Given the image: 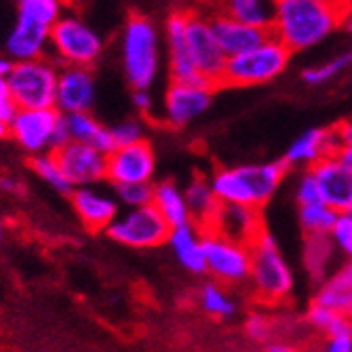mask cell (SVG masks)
Here are the masks:
<instances>
[{
  "label": "cell",
  "mask_w": 352,
  "mask_h": 352,
  "mask_svg": "<svg viewBox=\"0 0 352 352\" xmlns=\"http://www.w3.org/2000/svg\"><path fill=\"white\" fill-rule=\"evenodd\" d=\"M348 5L342 0H276L272 36L292 55L316 47L342 28Z\"/></svg>",
  "instance_id": "obj_1"
},
{
  "label": "cell",
  "mask_w": 352,
  "mask_h": 352,
  "mask_svg": "<svg viewBox=\"0 0 352 352\" xmlns=\"http://www.w3.org/2000/svg\"><path fill=\"white\" fill-rule=\"evenodd\" d=\"M287 171H289V165L278 158L272 163L217 169L209 184L221 205L262 209L276 195Z\"/></svg>",
  "instance_id": "obj_2"
},
{
  "label": "cell",
  "mask_w": 352,
  "mask_h": 352,
  "mask_svg": "<svg viewBox=\"0 0 352 352\" xmlns=\"http://www.w3.org/2000/svg\"><path fill=\"white\" fill-rule=\"evenodd\" d=\"M122 70L133 91H150L161 72V38L156 25L144 15H131L124 23Z\"/></svg>",
  "instance_id": "obj_3"
},
{
  "label": "cell",
  "mask_w": 352,
  "mask_h": 352,
  "mask_svg": "<svg viewBox=\"0 0 352 352\" xmlns=\"http://www.w3.org/2000/svg\"><path fill=\"white\" fill-rule=\"evenodd\" d=\"M292 61V51L283 47L274 36L247 53L228 57L217 89L260 87L276 80Z\"/></svg>",
  "instance_id": "obj_4"
},
{
  "label": "cell",
  "mask_w": 352,
  "mask_h": 352,
  "mask_svg": "<svg viewBox=\"0 0 352 352\" xmlns=\"http://www.w3.org/2000/svg\"><path fill=\"white\" fill-rule=\"evenodd\" d=\"M251 249V274L253 287L264 302H280L294 289V272L280 255L278 243L264 228L253 241Z\"/></svg>",
  "instance_id": "obj_5"
},
{
  "label": "cell",
  "mask_w": 352,
  "mask_h": 352,
  "mask_svg": "<svg viewBox=\"0 0 352 352\" xmlns=\"http://www.w3.org/2000/svg\"><path fill=\"white\" fill-rule=\"evenodd\" d=\"M59 70L45 59L13 63L7 74L9 100L17 110H47L55 108Z\"/></svg>",
  "instance_id": "obj_6"
},
{
  "label": "cell",
  "mask_w": 352,
  "mask_h": 352,
  "mask_svg": "<svg viewBox=\"0 0 352 352\" xmlns=\"http://www.w3.org/2000/svg\"><path fill=\"white\" fill-rule=\"evenodd\" d=\"M49 43L66 66L78 68H91L104 51V41L98 30L76 15H61L51 30Z\"/></svg>",
  "instance_id": "obj_7"
},
{
  "label": "cell",
  "mask_w": 352,
  "mask_h": 352,
  "mask_svg": "<svg viewBox=\"0 0 352 352\" xmlns=\"http://www.w3.org/2000/svg\"><path fill=\"white\" fill-rule=\"evenodd\" d=\"M106 232L112 241L124 247L154 249L167 245L171 228L163 219V215L156 211V207L148 205L140 209H126L110 223V228Z\"/></svg>",
  "instance_id": "obj_8"
},
{
  "label": "cell",
  "mask_w": 352,
  "mask_h": 352,
  "mask_svg": "<svg viewBox=\"0 0 352 352\" xmlns=\"http://www.w3.org/2000/svg\"><path fill=\"white\" fill-rule=\"evenodd\" d=\"M186 45H188L190 59L195 63V68L201 74V78H205L211 87L217 89L228 57L221 53L207 17H203L199 13H188Z\"/></svg>",
  "instance_id": "obj_9"
},
{
  "label": "cell",
  "mask_w": 352,
  "mask_h": 352,
  "mask_svg": "<svg viewBox=\"0 0 352 352\" xmlns=\"http://www.w3.org/2000/svg\"><path fill=\"white\" fill-rule=\"evenodd\" d=\"M203 234L207 272L221 283H243L251 274V249L211 232Z\"/></svg>",
  "instance_id": "obj_10"
},
{
  "label": "cell",
  "mask_w": 352,
  "mask_h": 352,
  "mask_svg": "<svg viewBox=\"0 0 352 352\" xmlns=\"http://www.w3.org/2000/svg\"><path fill=\"white\" fill-rule=\"evenodd\" d=\"M61 122L57 108L47 110H17L11 120L9 135L32 154H47L53 150V135Z\"/></svg>",
  "instance_id": "obj_11"
},
{
  "label": "cell",
  "mask_w": 352,
  "mask_h": 352,
  "mask_svg": "<svg viewBox=\"0 0 352 352\" xmlns=\"http://www.w3.org/2000/svg\"><path fill=\"white\" fill-rule=\"evenodd\" d=\"M156 171V154L144 140L135 146L116 148L106 156V179L114 186L150 184Z\"/></svg>",
  "instance_id": "obj_12"
},
{
  "label": "cell",
  "mask_w": 352,
  "mask_h": 352,
  "mask_svg": "<svg viewBox=\"0 0 352 352\" xmlns=\"http://www.w3.org/2000/svg\"><path fill=\"white\" fill-rule=\"evenodd\" d=\"M53 156L74 188H87L106 179V156L89 144L70 142L55 150Z\"/></svg>",
  "instance_id": "obj_13"
},
{
  "label": "cell",
  "mask_w": 352,
  "mask_h": 352,
  "mask_svg": "<svg viewBox=\"0 0 352 352\" xmlns=\"http://www.w3.org/2000/svg\"><path fill=\"white\" fill-rule=\"evenodd\" d=\"M213 87L203 85H184V82H171L165 91V118L171 126L190 124L197 120L201 114H205L213 100Z\"/></svg>",
  "instance_id": "obj_14"
},
{
  "label": "cell",
  "mask_w": 352,
  "mask_h": 352,
  "mask_svg": "<svg viewBox=\"0 0 352 352\" xmlns=\"http://www.w3.org/2000/svg\"><path fill=\"white\" fill-rule=\"evenodd\" d=\"M262 230H264V221H262L260 209L239 207V205H219L213 221L209 223V228L205 232L251 247Z\"/></svg>",
  "instance_id": "obj_15"
},
{
  "label": "cell",
  "mask_w": 352,
  "mask_h": 352,
  "mask_svg": "<svg viewBox=\"0 0 352 352\" xmlns=\"http://www.w3.org/2000/svg\"><path fill=\"white\" fill-rule=\"evenodd\" d=\"M95 102V76L91 68L66 66L57 74L55 108L59 114L89 112Z\"/></svg>",
  "instance_id": "obj_16"
},
{
  "label": "cell",
  "mask_w": 352,
  "mask_h": 352,
  "mask_svg": "<svg viewBox=\"0 0 352 352\" xmlns=\"http://www.w3.org/2000/svg\"><path fill=\"white\" fill-rule=\"evenodd\" d=\"M321 190V199L325 205L338 213H346L352 205V171L333 156H325L308 169Z\"/></svg>",
  "instance_id": "obj_17"
},
{
  "label": "cell",
  "mask_w": 352,
  "mask_h": 352,
  "mask_svg": "<svg viewBox=\"0 0 352 352\" xmlns=\"http://www.w3.org/2000/svg\"><path fill=\"white\" fill-rule=\"evenodd\" d=\"M186 23H188V13H184V11H173L165 21V38H167V47H169L171 82L211 87L205 78H201V74L195 68V63H192V59H190L188 45H186Z\"/></svg>",
  "instance_id": "obj_18"
},
{
  "label": "cell",
  "mask_w": 352,
  "mask_h": 352,
  "mask_svg": "<svg viewBox=\"0 0 352 352\" xmlns=\"http://www.w3.org/2000/svg\"><path fill=\"white\" fill-rule=\"evenodd\" d=\"M213 36L226 57H234L241 53H247L255 47H260L264 41H268L272 34L264 30H255L245 23H239L236 19L228 17L226 13H215L213 17H207Z\"/></svg>",
  "instance_id": "obj_19"
},
{
  "label": "cell",
  "mask_w": 352,
  "mask_h": 352,
  "mask_svg": "<svg viewBox=\"0 0 352 352\" xmlns=\"http://www.w3.org/2000/svg\"><path fill=\"white\" fill-rule=\"evenodd\" d=\"M72 205L82 221V226L89 230H108L110 223L118 217V205L116 201L106 195V192L87 186V188H74L72 190Z\"/></svg>",
  "instance_id": "obj_20"
},
{
  "label": "cell",
  "mask_w": 352,
  "mask_h": 352,
  "mask_svg": "<svg viewBox=\"0 0 352 352\" xmlns=\"http://www.w3.org/2000/svg\"><path fill=\"white\" fill-rule=\"evenodd\" d=\"M338 148L333 126H314L304 131L289 148H287L283 161L289 167H306L310 169L325 156H333Z\"/></svg>",
  "instance_id": "obj_21"
},
{
  "label": "cell",
  "mask_w": 352,
  "mask_h": 352,
  "mask_svg": "<svg viewBox=\"0 0 352 352\" xmlns=\"http://www.w3.org/2000/svg\"><path fill=\"white\" fill-rule=\"evenodd\" d=\"M49 38H51L49 28L17 15L15 23L9 32V36H7L5 51L13 63L36 61V59H43V53L49 45Z\"/></svg>",
  "instance_id": "obj_22"
},
{
  "label": "cell",
  "mask_w": 352,
  "mask_h": 352,
  "mask_svg": "<svg viewBox=\"0 0 352 352\" xmlns=\"http://www.w3.org/2000/svg\"><path fill=\"white\" fill-rule=\"evenodd\" d=\"M169 249L177 258V262L192 274H203L207 272L205 264V251H203V234L197 226H179L173 228L167 241Z\"/></svg>",
  "instance_id": "obj_23"
},
{
  "label": "cell",
  "mask_w": 352,
  "mask_h": 352,
  "mask_svg": "<svg viewBox=\"0 0 352 352\" xmlns=\"http://www.w3.org/2000/svg\"><path fill=\"white\" fill-rule=\"evenodd\" d=\"M184 197H186V205L190 211L192 226H197L201 232H205L221 205L213 195L209 179L199 177L195 182H190V186L184 192Z\"/></svg>",
  "instance_id": "obj_24"
},
{
  "label": "cell",
  "mask_w": 352,
  "mask_h": 352,
  "mask_svg": "<svg viewBox=\"0 0 352 352\" xmlns=\"http://www.w3.org/2000/svg\"><path fill=\"white\" fill-rule=\"evenodd\" d=\"M152 205L156 207L158 213L163 215V219L169 223L171 230L192 223L190 221V211H188V205H186L184 192L173 182H161V184L154 186Z\"/></svg>",
  "instance_id": "obj_25"
},
{
  "label": "cell",
  "mask_w": 352,
  "mask_h": 352,
  "mask_svg": "<svg viewBox=\"0 0 352 352\" xmlns=\"http://www.w3.org/2000/svg\"><path fill=\"white\" fill-rule=\"evenodd\" d=\"M221 13H226L239 23H245L255 30H264L272 34L276 7L274 3H268V0H230Z\"/></svg>",
  "instance_id": "obj_26"
},
{
  "label": "cell",
  "mask_w": 352,
  "mask_h": 352,
  "mask_svg": "<svg viewBox=\"0 0 352 352\" xmlns=\"http://www.w3.org/2000/svg\"><path fill=\"white\" fill-rule=\"evenodd\" d=\"M306 321L327 336V340L333 338H352V321L346 318L344 314L325 308V306H318V304H310L308 312H306Z\"/></svg>",
  "instance_id": "obj_27"
},
{
  "label": "cell",
  "mask_w": 352,
  "mask_h": 352,
  "mask_svg": "<svg viewBox=\"0 0 352 352\" xmlns=\"http://www.w3.org/2000/svg\"><path fill=\"white\" fill-rule=\"evenodd\" d=\"M298 217L306 236H327L331 234L340 213L325 203H316L308 207H298Z\"/></svg>",
  "instance_id": "obj_28"
},
{
  "label": "cell",
  "mask_w": 352,
  "mask_h": 352,
  "mask_svg": "<svg viewBox=\"0 0 352 352\" xmlns=\"http://www.w3.org/2000/svg\"><path fill=\"white\" fill-rule=\"evenodd\" d=\"M304 266L306 270L314 276V278H325V270L327 266H331V260L336 255V247L327 236H306L304 239Z\"/></svg>",
  "instance_id": "obj_29"
},
{
  "label": "cell",
  "mask_w": 352,
  "mask_h": 352,
  "mask_svg": "<svg viewBox=\"0 0 352 352\" xmlns=\"http://www.w3.org/2000/svg\"><path fill=\"white\" fill-rule=\"evenodd\" d=\"M17 15L53 30V25L63 15V7H61V3H57V0H19Z\"/></svg>",
  "instance_id": "obj_30"
},
{
  "label": "cell",
  "mask_w": 352,
  "mask_h": 352,
  "mask_svg": "<svg viewBox=\"0 0 352 352\" xmlns=\"http://www.w3.org/2000/svg\"><path fill=\"white\" fill-rule=\"evenodd\" d=\"M348 68H352V51L340 53L331 59H327L325 63H318V66H310L302 72V80L306 85H323L333 80L336 76H340L342 72H346Z\"/></svg>",
  "instance_id": "obj_31"
},
{
  "label": "cell",
  "mask_w": 352,
  "mask_h": 352,
  "mask_svg": "<svg viewBox=\"0 0 352 352\" xmlns=\"http://www.w3.org/2000/svg\"><path fill=\"white\" fill-rule=\"evenodd\" d=\"M32 169H34V171H36V175H38L43 182H47L53 190L61 192V195H72L74 186L68 182V177H66V175H63L61 167H59V165H57V161H55L53 152L38 154V156L32 158Z\"/></svg>",
  "instance_id": "obj_32"
},
{
  "label": "cell",
  "mask_w": 352,
  "mask_h": 352,
  "mask_svg": "<svg viewBox=\"0 0 352 352\" xmlns=\"http://www.w3.org/2000/svg\"><path fill=\"white\" fill-rule=\"evenodd\" d=\"M63 116V124H66V131L70 142L76 144H89L93 146V142L98 140V135L102 133L104 126L95 120L89 112H80V114H61Z\"/></svg>",
  "instance_id": "obj_33"
},
{
  "label": "cell",
  "mask_w": 352,
  "mask_h": 352,
  "mask_svg": "<svg viewBox=\"0 0 352 352\" xmlns=\"http://www.w3.org/2000/svg\"><path fill=\"white\" fill-rule=\"evenodd\" d=\"M199 302L201 308L215 318H230L236 312V304L232 302V298L215 283H207L203 287L199 294Z\"/></svg>",
  "instance_id": "obj_34"
},
{
  "label": "cell",
  "mask_w": 352,
  "mask_h": 352,
  "mask_svg": "<svg viewBox=\"0 0 352 352\" xmlns=\"http://www.w3.org/2000/svg\"><path fill=\"white\" fill-rule=\"evenodd\" d=\"M314 304L331 308L352 321V289L340 292V289H331L327 285H321V289H318L314 296Z\"/></svg>",
  "instance_id": "obj_35"
},
{
  "label": "cell",
  "mask_w": 352,
  "mask_h": 352,
  "mask_svg": "<svg viewBox=\"0 0 352 352\" xmlns=\"http://www.w3.org/2000/svg\"><path fill=\"white\" fill-rule=\"evenodd\" d=\"M116 199L126 209H140L152 205L154 199V186L152 184H126V186H114Z\"/></svg>",
  "instance_id": "obj_36"
},
{
  "label": "cell",
  "mask_w": 352,
  "mask_h": 352,
  "mask_svg": "<svg viewBox=\"0 0 352 352\" xmlns=\"http://www.w3.org/2000/svg\"><path fill=\"white\" fill-rule=\"evenodd\" d=\"M329 239L344 258L352 262V215L350 213H340Z\"/></svg>",
  "instance_id": "obj_37"
},
{
  "label": "cell",
  "mask_w": 352,
  "mask_h": 352,
  "mask_svg": "<svg viewBox=\"0 0 352 352\" xmlns=\"http://www.w3.org/2000/svg\"><path fill=\"white\" fill-rule=\"evenodd\" d=\"M110 133H112L116 148H126V146H135L144 142V126L140 120H122L112 126Z\"/></svg>",
  "instance_id": "obj_38"
},
{
  "label": "cell",
  "mask_w": 352,
  "mask_h": 352,
  "mask_svg": "<svg viewBox=\"0 0 352 352\" xmlns=\"http://www.w3.org/2000/svg\"><path fill=\"white\" fill-rule=\"evenodd\" d=\"M333 131L338 140L336 156L352 171V120H342L333 124Z\"/></svg>",
  "instance_id": "obj_39"
},
{
  "label": "cell",
  "mask_w": 352,
  "mask_h": 352,
  "mask_svg": "<svg viewBox=\"0 0 352 352\" xmlns=\"http://www.w3.org/2000/svg\"><path fill=\"white\" fill-rule=\"evenodd\" d=\"M296 201L298 207H308V205H316V203H323L321 199V190H318L316 179L312 177V173L306 169L296 186Z\"/></svg>",
  "instance_id": "obj_40"
},
{
  "label": "cell",
  "mask_w": 352,
  "mask_h": 352,
  "mask_svg": "<svg viewBox=\"0 0 352 352\" xmlns=\"http://www.w3.org/2000/svg\"><path fill=\"white\" fill-rule=\"evenodd\" d=\"M245 333L253 342H268L272 336V321L262 312H251L245 321Z\"/></svg>",
  "instance_id": "obj_41"
},
{
  "label": "cell",
  "mask_w": 352,
  "mask_h": 352,
  "mask_svg": "<svg viewBox=\"0 0 352 352\" xmlns=\"http://www.w3.org/2000/svg\"><path fill=\"white\" fill-rule=\"evenodd\" d=\"M15 114H17V108H15V104L9 98L7 100H0V140L9 135L11 120H13Z\"/></svg>",
  "instance_id": "obj_42"
},
{
  "label": "cell",
  "mask_w": 352,
  "mask_h": 352,
  "mask_svg": "<svg viewBox=\"0 0 352 352\" xmlns=\"http://www.w3.org/2000/svg\"><path fill=\"white\" fill-rule=\"evenodd\" d=\"M131 102H133L135 110H138V112H142V114H150V112H152V108H154V100H152L150 91H133Z\"/></svg>",
  "instance_id": "obj_43"
},
{
  "label": "cell",
  "mask_w": 352,
  "mask_h": 352,
  "mask_svg": "<svg viewBox=\"0 0 352 352\" xmlns=\"http://www.w3.org/2000/svg\"><path fill=\"white\" fill-rule=\"evenodd\" d=\"M316 352H352V338H333Z\"/></svg>",
  "instance_id": "obj_44"
},
{
  "label": "cell",
  "mask_w": 352,
  "mask_h": 352,
  "mask_svg": "<svg viewBox=\"0 0 352 352\" xmlns=\"http://www.w3.org/2000/svg\"><path fill=\"white\" fill-rule=\"evenodd\" d=\"M264 352H296V348L289 344H283V342H272L264 348Z\"/></svg>",
  "instance_id": "obj_45"
},
{
  "label": "cell",
  "mask_w": 352,
  "mask_h": 352,
  "mask_svg": "<svg viewBox=\"0 0 352 352\" xmlns=\"http://www.w3.org/2000/svg\"><path fill=\"white\" fill-rule=\"evenodd\" d=\"M13 68V61L9 57H3L0 55V76H7Z\"/></svg>",
  "instance_id": "obj_46"
},
{
  "label": "cell",
  "mask_w": 352,
  "mask_h": 352,
  "mask_svg": "<svg viewBox=\"0 0 352 352\" xmlns=\"http://www.w3.org/2000/svg\"><path fill=\"white\" fill-rule=\"evenodd\" d=\"M342 28L348 32V34H352V3L348 5V11H346V15H344V23H342Z\"/></svg>",
  "instance_id": "obj_47"
},
{
  "label": "cell",
  "mask_w": 352,
  "mask_h": 352,
  "mask_svg": "<svg viewBox=\"0 0 352 352\" xmlns=\"http://www.w3.org/2000/svg\"><path fill=\"white\" fill-rule=\"evenodd\" d=\"M0 188L7 190V192H15L17 190V184L11 177H0Z\"/></svg>",
  "instance_id": "obj_48"
},
{
  "label": "cell",
  "mask_w": 352,
  "mask_h": 352,
  "mask_svg": "<svg viewBox=\"0 0 352 352\" xmlns=\"http://www.w3.org/2000/svg\"><path fill=\"white\" fill-rule=\"evenodd\" d=\"M9 98V87H7V76H0V100Z\"/></svg>",
  "instance_id": "obj_49"
},
{
  "label": "cell",
  "mask_w": 352,
  "mask_h": 352,
  "mask_svg": "<svg viewBox=\"0 0 352 352\" xmlns=\"http://www.w3.org/2000/svg\"><path fill=\"white\" fill-rule=\"evenodd\" d=\"M3 236H5V232H3V228H0V241H3Z\"/></svg>",
  "instance_id": "obj_50"
},
{
  "label": "cell",
  "mask_w": 352,
  "mask_h": 352,
  "mask_svg": "<svg viewBox=\"0 0 352 352\" xmlns=\"http://www.w3.org/2000/svg\"><path fill=\"white\" fill-rule=\"evenodd\" d=\"M346 213H350V215H352V205H350V209H348V211H346Z\"/></svg>",
  "instance_id": "obj_51"
}]
</instances>
